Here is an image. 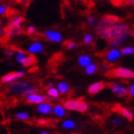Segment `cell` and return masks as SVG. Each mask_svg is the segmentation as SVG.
<instances>
[{"mask_svg":"<svg viewBox=\"0 0 134 134\" xmlns=\"http://www.w3.org/2000/svg\"><path fill=\"white\" fill-rule=\"evenodd\" d=\"M3 32H4V29H3L1 26H0V38H2L3 36Z\"/></svg>","mask_w":134,"mask_h":134,"instance_id":"36","label":"cell"},{"mask_svg":"<svg viewBox=\"0 0 134 134\" xmlns=\"http://www.w3.org/2000/svg\"><path fill=\"white\" fill-rule=\"evenodd\" d=\"M63 107L69 110H75L82 113L88 110L87 103L82 100H68L64 102Z\"/></svg>","mask_w":134,"mask_h":134,"instance_id":"4","label":"cell"},{"mask_svg":"<svg viewBox=\"0 0 134 134\" xmlns=\"http://www.w3.org/2000/svg\"><path fill=\"white\" fill-rule=\"evenodd\" d=\"M63 46L68 49H72V48H76L77 44L75 43V42L72 41V40H66V41L63 43Z\"/></svg>","mask_w":134,"mask_h":134,"instance_id":"25","label":"cell"},{"mask_svg":"<svg viewBox=\"0 0 134 134\" xmlns=\"http://www.w3.org/2000/svg\"><path fill=\"white\" fill-rule=\"evenodd\" d=\"M26 72L24 70H19V71H14V72H10L7 75H3L1 78V82L3 83H10L12 82H14L16 79L22 78L24 76Z\"/></svg>","mask_w":134,"mask_h":134,"instance_id":"6","label":"cell"},{"mask_svg":"<svg viewBox=\"0 0 134 134\" xmlns=\"http://www.w3.org/2000/svg\"><path fill=\"white\" fill-rule=\"evenodd\" d=\"M13 13H14V11L10 8L9 7L3 4H0V16H9L13 15Z\"/></svg>","mask_w":134,"mask_h":134,"instance_id":"16","label":"cell"},{"mask_svg":"<svg viewBox=\"0 0 134 134\" xmlns=\"http://www.w3.org/2000/svg\"><path fill=\"white\" fill-rule=\"evenodd\" d=\"M58 91L60 93H62V94H66V93L69 91V85L65 82H61L58 83Z\"/></svg>","mask_w":134,"mask_h":134,"instance_id":"19","label":"cell"},{"mask_svg":"<svg viewBox=\"0 0 134 134\" xmlns=\"http://www.w3.org/2000/svg\"><path fill=\"white\" fill-rule=\"evenodd\" d=\"M93 42V38L91 35H86L84 38H83V43L86 44V45H89V44H91Z\"/></svg>","mask_w":134,"mask_h":134,"instance_id":"27","label":"cell"},{"mask_svg":"<svg viewBox=\"0 0 134 134\" xmlns=\"http://www.w3.org/2000/svg\"><path fill=\"white\" fill-rule=\"evenodd\" d=\"M106 86V83L105 82H97L91 84L88 88V93L90 95H95L99 93L100 91L105 89Z\"/></svg>","mask_w":134,"mask_h":134,"instance_id":"12","label":"cell"},{"mask_svg":"<svg viewBox=\"0 0 134 134\" xmlns=\"http://www.w3.org/2000/svg\"><path fill=\"white\" fill-rule=\"evenodd\" d=\"M47 94L51 97H58L59 95V92L55 88H52L51 87V88H49L47 90Z\"/></svg>","mask_w":134,"mask_h":134,"instance_id":"23","label":"cell"},{"mask_svg":"<svg viewBox=\"0 0 134 134\" xmlns=\"http://www.w3.org/2000/svg\"><path fill=\"white\" fill-rule=\"evenodd\" d=\"M37 110L41 114H43V115H49L53 110V108L51 104L44 102L39 104V105L37 106Z\"/></svg>","mask_w":134,"mask_h":134,"instance_id":"13","label":"cell"},{"mask_svg":"<svg viewBox=\"0 0 134 134\" xmlns=\"http://www.w3.org/2000/svg\"><path fill=\"white\" fill-rule=\"evenodd\" d=\"M97 56L100 57H105L106 58V62H113V61H116L117 59L120 57V53L118 50L113 49L107 51L105 52H100V54H97Z\"/></svg>","mask_w":134,"mask_h":134,"instance_id":"10","label":"cell"},{"mask_svg":"<svg viewBox=\"0 0 134 134\" xmlns=\"http://www.w3.org/2000/svg\"><path fill=\"white\" fill-rule=\"evenodd\" d=\"M79 64L81 65L82 66H88L89 65H91V60L89 57H86V56H82L79 57Z\"/></svg>","mask_w":134,"mask_h":134,"instance_id":"20","label":"cell"},{"mask_svg":"<svg viewBox=\"0 0 134 134\" xmlns=\"http://www.w3.org/2000/svg\"><path fill=\"white\" fill-rule=\"evenodd\" d=\"M39 134H49L47 132H41V133H39Z\"/></svg>","mask_w":134,"mask_h":134,"instance_id":"38","label":"cell"},{"mask_svg":"<svg viewBox=\"0 0 134 134\" xmlns=\"http://www.w3.org/2000/svg\"><path fill=\"white\" fill-rule=\"evenodd\" d=\"M25 21V18L22 16H16L13 18L12 21H10V23L8 24V27L10 28H17V27H20L21 26V23H22Z\"/></svg>","mask_w":134,"mask_h":134,"instance_id":"14","label":"cell"},{"mask_svg":"<svg viewBox=\"0 0 134 134\" xmlns=\"http://www.w3.org/2000/svg\"><path fill=\"white\" fill-rule=\"evenodd\" d=\"M14 52H15V50L13 49L12 48H8V49H6V50L4 51L5 54H6L7 56H8V57H12L13 54H14Z\"/></svg>","mask_w":134,"mask_h":134,"instance_id":"30","label":"cell"},{"mask_svg":"<svg viewBox=\"0 0 134 134\" xmlns=\"http://www.w3.org/2000/svg\"><path fill=\"white\" fill-rule=\"evenodd\" d=\"M87 19H88V22L91 25H93L94 23H95V18H94L93 16H91V15H88L87 16Z\"/></svg>","mask_w":134,"mask_h":134,"instance_id":"35","label":"cell"},{"mask_svg":"<svg viewBox=\"0 0 134 134\" xmlns=\"http://www.w3.org/2000/svg\"><path fill=\"white\" fill-rule=\"evenodd\" d=\"M42 50H43V45L39 43H35L29 47L28 52L30 53V54H33V53L41 52Z\"/></svg>","mask_w":134,"mask_h":134,"instance_id":"17","label":"cell"},{"mask_svg":"<svg viewBox=\"0 0 134 134\" xmlns=\"http://www.w3.org/2000/svg\"><path fill=\"white\" fill-rule=\"evenodd\" d=\"M35 33H36V28L34 26H29L27 30H26V34H27V35H34Z\"/></svg>","mask_w":134,"mask_h":134,"instance_id":"29","label":"cell"},{"mask_svg":"<svg viewBox=\"0 0 134 134\" xmlns=\"http://www.w3.org/2000/svg\"><path fill=\"white\" fill-rule=\"evenodd\" d=\"M122 122H123V120L120 118H115V119H113V123L115 124H121Z\"/></svg>","mask_w":134,"mask_h":134,"instance_id":"34","label":"cell"},{"mask_svg":"<svg viewBox=\"0 0 134 134\" xmlns=\"http://www.w3.org/2000/svg\"><path fill=\"white\" fill-rule=\"evenodd\" d=\"M106 86L109 87V88L112 90L113 94L118 97H125L128 94V91L125 88H123L122 86H119L118 84H116L115 83H107Z\"/></svg>","mask_w":134,"mask_h":134,"instance_id":"7","label":"cell"},{"mask_svg":"<svg viewBox=\"0 0 134 134\" xmlns=\"http://www.w3.org/2000/svg\"><path fill=\"white\" fill-rule=\"evenodd\" d=\"M43 37L44 38L49 40L51 42H56L58 43L62 40V36L61 35L56 31H53V30H48L43 34Z\"/></svg>","mask_w":134,"mask_h":134,"instance_id":"11","label":"cell"},{"mask_svg":"<svg viewBox=\"0 0 134 134\" xmlns=\"http://www.w3.org/2000/svg\"><path fill=\"white\" fill-rule=\"evenodd\" d=\"M127 2H128V5H132L134 7V0H127Z\"/></svg>","mask_w":134,"mask_h":134,"instance_id":"37","label":"cell"},{"mask_svg":"<svg viewBox=\"0 0 134 134\" xmlns=\"http://www.w3.org/2000/svg\"><path fill=\"white\" fill-rule=\"evenodd\" d=\"M128 94L130 97H134V84L130 86L129 90H128Z\"/></svg>","mask_w":134,"mask_h":134,"instance_id":"33","label":"cell"},{"mask_svg":"<svg viewBox=\"0 0 134 134\" xmlns=\"http://www.w3.org/2000/svg\"><path fill=\"white\" fill-rule=\"evenodd\" d=\"M121 52L124 55H128V54H132V53L134 52V48H131V47H128V48H122Z\"/></svg>","mask_w":134,"mask_h":134,"instance_id":"28","label":"cell"},{"mask_svg":"<svg viewBox=\"0 0 134 134\" xmlns=\"http://www.w3.org/2000/svg\"><path fill=\"white\" fill-rule=\"evenodd\" d=\"M108 1L110 3H111L113 6L118 7V8L128 5V2H127V0H108Z\"/></svg>","mask_w":134,"mask_h":134,"instance_id":"21","label":"cell"},{"mask_svg":"<svg viewBox=\"0 0 134 134\" xmlns=\"http://www.w3.org/2000/svg\"><path fill=\"white\" fill-rule=\"evenodd\" d=\"M53 112L58 117H63L66 115L65 109L63 108L62 105H56L55 106H53Z\"/></svg>","mask_w":134,"mask_h":134,"instance_id":"18","label":"cell"},{"mask_svg":"<svg viewBox=\"0 0 134 134\" xmlns=\"http://www.w3.org/2000/svg\"><path fill=\"white\" fill-rule=\"evenodd\" d=\"M36 63H37V59H36V57L34 55L30 54L28 56H26L25 61L23 62V63L22 65L23 66H25V67H29V66H31V65H35Z\"/></svg>","mask_w":134,"mask_h":134,"instance_id":"15","label":"cell"},{"mask_svg":"<svg viewBox=\"0 0 134 134\" xmlns=\"http://www.w3.org/2000/svg\"><path fill=\"white\" fill-rule=\"evenodd\" d=\"M63 127L64 129H72L75 127V124L73 121H72V120H66V121H64L63 123Z\"/></svg>","mask_w":134,"mask_h":134,"instance_id":"26","label":"cell"},{"mask_svg":"<svg viewBox=\"0 0 134 134\" xmlns=\"http://www.w3.org/2000/svg\"><path fill=\"white\" fill-rule=\"evenodd\" d=\"M26 100L27 103L31 104H41L46 102L47 97L43 95L38 94V93H32V94L26 96Z\"/></svg>","mask_w":134,"mask_h":134,"instance_id":"9","label":"cell"},{"mask_svg":"<svg viewBox=\"0 0 134 134\" xmlns=\"http://www.w3.org/2000/svg\"><path fill=\"white\" fill-rule=\"evenodd\" d=\"M17 3H21V4H23L25 6H28L32 0H17Z\"/></svg>","mask_w":134,"mask_h":134,"instance_id":"31","label":"cell"},{"mask_svg":"<svg viewBox=\"0 0 134 134\" xmlns=\"http://www.w3.org/2000/svg\"><path fill=\"white\" fill-rule=\"evenodd\" d=\"M96 32L100 37L111 43L120 37L127 36L131 34V28L128 25H115L105 26Z\"/></svg>","mask_w":134,"mask_h":134,"instance_id":"1","label":"cell"},{"mask_svg":"<svg viewBox=\"0 0 134 134\" xmlns=\"http://www.w3.org/2000/svg\"><path fill=\"white\" fill-rule=\"evenodd\" d=\"M113 111H115V113L118 114V115H123L124 118H126L128 121H132L133 120V115L131 110L128 109H127L126 107H123L122 105H120L118 104L115 105V106L113 107Z\"/></svg>","mask_w":134,"mask_h":134,"instance_id":"8","label":"cell"},{"mask_svg":"<svg viewBox=\"0 0 134 134\" xmlns=\"http://www.w3.org/2000/svg\"><path fill=\"white\" fill-rule=\"evenodd\" d=\"M105 75L108 78L134 79V71L123 67H115L107 70Z\"/></svg>","mask_w":134,"mask_h":134,"instance_id":"3","label":"cell"},{"mask_svg":"<svg viewBox=\"0 0 134 134\" xmlns=\"http://www.w3.org/2000/svg\"><path fill=\"white\" fill-rule=\"evenodd\" d=\"M120 21H122V19L113 15H105L102 16L101 21L99 23V25L96 26V31L100 30V29L104 28L105 26H109V25H113L115 24H117Z\"/></svg>","mask_w":134,"mask_h":134,"instance_id":"5","label":"cell"},{"mask_svg":"<svg viewBox=\"0 0 134 134\" xmlns=\"http://www.w3.org/2000/svg\"><path fill=\"white\" fill-rule=\"evenodd\" d=\"M15 116L17 119H18L20 120H27L29 119V114L27 112L22 111V112L17 113Z\"/></svg>","mask_w":134,"mask_h":134,"instance_id":"24","label":"cell"},{"mask_svg":"<svg viewBox=\"0 0 134 134\" xmlns=\"http://www.w3.org/2000/svg\"><path fill=\"white\" fill-rule=\"evenodd\" d=\"M98 70V67L95 64H91L88 66H86V74L88 75H92V74L96 73Z\"/></svg>","mask_w":134,"mask_h":134,"instance_id":"22","label":"cell"},{"mask_svg":"<svg viewBox=\"0 0 134 134\" xmlns=\"http://www.w3.org/2000/svg\"><path fill=\"white\" fill-rule=\"evenodd\" d=\"M0 24H1V22H0Z\"/></svg>","mask_w":134,"mask_h":134,"instance_id":"39","label":"cell"},{"mask_svg":"<svg viewBox=\"0 0 134 134\" xmlns=\"http://www.w3.org/2000/svg\"><path fill=\"white\" fill-rule=\"evenodd\" d=\"M74 1L76 2H80L81 3L87 6V7H90V3H91V1H89V0H74Z\"/></svg>","mask_w":134,"mask_h":134,"instance_id":"32","label":"cell"},{"mask_svg":"<svg viewBox=\"0 0 134 134\" xmlns=\"http://www.w3.org/2000/svg\"><path fill=\"white\" fill-rule=\"evenodd\" d=\"M7 92L13 96H27L36 93L38 88L26 81H14L7 86Z\"/></svg>","mask_w":134,"mask_h":134,"instance_id":"2","label":"cell"}]
</instances>
